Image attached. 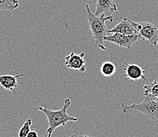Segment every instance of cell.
<instances>
[{
    "instance_id": "1",
    "label": "cell",
    "mask_w": 158,
    "mask_h": 137,
    "mask_svg": "<svg viewBox=\"0 0 158 137\" xmlns=\"http://www.w3.org/2000/svg\"><path fill=\"white\" fill-rule=\"evenodd\" d=\"M86 11L87 14V21H88L90 29L94 39V47L101 50H105L106 49L104 44L105 37L107 36L108 28L106 26V21H113L114 18L111 14H103L99 17H97L92 13L89 8L88 4H86Z\"/></svg>"
},
{
    "instance_id": "2",
    "label": "cell",
    "mask_w": 158,
    "mask_h": 137,
    "mask_svg": "<svg viewBox=\"0 0 158 137\" xmlns=\"http://www.w3.org/2000/svg\"><path fill=\"white\" fill-rule=\"evenodd\" d=\"M72 104V101L70 98H67L64 99V105L60 109L57 110H52V109H47L45 106H39L37 109L42 111L43 113L47 116L48 120V128H47V133L48 136L51 137L53 132L56 128L59 126H65L69 122H77L78 118H73L69 116L67 113V110Z\"/></svg>"
},
{
    "instance_id": "3",
    "label": "cell",
    "mask_w": 158,
    "mask_h": 137,
    "mask_svg": "<svg viewBox=\"0 0 158 137\" xmlns=\"http://www.w3.org/2000/svg\"><path fill=\"white\" fill-rule=\"evenodd\" d=\"M123 113H127L131 110H137L143 113L150 121H158V101L152 99L149 96H145L144 99L139 104L126 106L121 104Z\"/></svg>"
},
{
    "instance_id": "4",
    "label": "cell",
    "mask_w": 158,
    "mask_h": 137,
    "mask_svg": "<svg viewBox=\"0 0 158 137\" xmlns=\"http://www.w3.org/2000/svg\"><path fill=\"white\" fill-rule=\"evenodd\" d=\"M131 24L136 30L139 38L144 39L155 47H158V28L149 22H135L131 21Z\"/></svg>"
},
{
    "instance_id": "5",
    "label": "cell",
    "mask_w": 158,
    "mask_h": 137,
    "mask_svg": "<svg viewBox=\"0 0 158 137\" xmlns=\"http://www.w3.org/2000/svg\"><path fill=\"white\" fill-rule=\"evenodd\" d=\"M139 39L140 38L138 36H130L122 35L120 33H113L110 36H106L105 37V41L111 42L118 47L131 49Z\"/></svg>"
},
{
    "instance_id": "6",
    "label": "cell",
    "mask_w": 158,
    "mask_h": 137,
    "mask_svg": "<svg viewBox=\"0 0 158 137\" xmlns=\"http://www.w3.org/2000/svg\"><path fill=\"white\" fill-rule=\"evenodd\" d=\"M85 53H81L80 54H75L72 52L65 57L64 60V65L67 68L74 70H79V71L84 73L87 70L86 66V61L84 59Z\"/></svg>"
},
{
    "instance_id": "7",
    "label": "cell",
    "mask_w": 158,
    "mask_h": 137,
    "mask_svg": "<svg viewBox=\"0 0 158 137\" xmlns=\"http://www.w3.org/2000/svg\"><path fill=\"white\" fill-rule=\"evenodd\" d=\"M108 33H120L122 35L130 36H138L136 30L133 27L131 24V20L127 18H123L118 24L115 25L113 28L108 30Z\"/></svg>"
},
{
    "instance_id": "8",
    "label": "cell",
    "mask_w": 158,
    "mask_h": 137,
    "mask_svg": "<svg viewBox=\"0 0 158 137\" xmlns=\"http://www.w3.org/2000/svg\"><path fill=\"white\" fill-rule=\"evenodd\" d=\"M123 69L125 71V76L128 80L132 81H138L139 80H147L146 78V71L143 70V68L139 65L131 63H125L123 66Z\"/></svg>"
},
{
    "instance_id": "9",
    "label": "cell",
    "mask_w": 158,
    "mask_h": 137,
    "mask_svg": "<svg viewBox=\"0 0 158 137\" xmlns=\"http://www.w3.org/2000/svg\"><path fill=\"white\" fill-rule=\"evenodd\" d=\"M117 11V6L113 0H97L95 7V15L97 17L102 14H110Z\"/></svg>"
},
{
    "instance_id": "10",
    "label": "cell",
    "mask_w": 158,
    "mask_h": 137,
    "mask_svg": "<svg viewBox=\"0 0 158 137\" xmlns=\"http://www.w3.org/2000/svg\"><path fill=\"white\" fill-rule=\"evenodd\" d=\"M25 76V73L15 75H3L0 76V85L5 90L8 92H13L14 88L18 87V81L21 77Z\"/></svg>"
},
{
    "instance_id": "11",
    "label": "cell",
    "mask_w": 158,
    "mask_h": 137,
    "mask_svg": "<svg viewBox=\"0 0 158 137\" xmlns=\"http://www.w3.org/2000/svg\"><path fill=\"white\" fill-rule=\"evenodd\" d=\"M144 88V96H149L152 99L158 101V81L149 83L143 87Z\"/></svg>"
},
{
    "instance_id": "12",
    "label": "cell",
    "mask_w": 158,
    "mask_h": 137,
    "mask_svg": "<svg viewBox=\"0 0 158 137\" xmlns=\"http://www.w3.org/2000/svg\"><path fill=\"white\" fill-rule=\"evenodd\" d=\"M116 70V66L111 62H105L101 66V73L106 77H110L114 75Z\"/></svg>"
},
{
    "instance_id": "13",
    "label": "cell",
    "mask_w": 158,
    "mask_h": 137,
    "mask_svg": "<svg viewBox=\"0 0 158 137\" xmlns=\"http://www.w3.org/2000/svg\"><path fill=\"white\" fill-rule=\"evenodd\" d=\"M19 6L18 0H0V10L13 11Z\"/></svg>"
},
{
    "instance_id": "14",
    "label": "cell",
    "mask_w": 158,
    "mask_h": 137,
    "mask_svg": "<svg viewBox=\"0 0 158 137\" xmlns=\"http://www.w3.org/2000/svg\"><path fill=\"white\" fill-rule=\"evenodd\" d=\"M31 119H28L26 122H24L23 126L20 129L19 133H18V137H27L28 133L31 132Z\"/></svg>"
},
{
    "instance_id": "15",
    "label": "cell",
    "mask_w": 158,
    "mask_h": 137,
    "mask_svg": "<svg viewBox=\"0 0 158 137\" xmlns=\"http://www.w3.org/2000/svg\"><path fill=\"white\" fill-rule=\"evenodd\" d=\"M69 137H94V136H91V135H85V134H82L78 132H75L73 135H71Z\"/></svg>"
},
{
    "instance_id": "16",
    "label": "cell",
    "mask_w": 158,
    "mask_h": 137,
    "mask_svg": "<svg viewBox=\"0 0 158 137\" xmlns=\"http://www.w3.org/2000/svg\"><path fill=\"white\" fill-rule=\"evenodd\" d=\"M27 137H39V135L35 131H31Z\"/></svg>"
}]
</instances>
